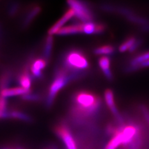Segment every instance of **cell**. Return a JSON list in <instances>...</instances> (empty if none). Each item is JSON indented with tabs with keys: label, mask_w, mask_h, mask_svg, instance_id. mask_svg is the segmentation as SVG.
I'll use <instances>...</instances> for the list:
<instances>
[{
	"label": "cell",
	"mask_w": 149,
	"mask_h": 149,
	"mask_svg": "<svg viewBox=\"0 0 149 149\" xmlns=\"http://www.w3.org/2000/svg\"><path fill=\"white\" fill-rule=\"evenodd\" d=\"M101 104L100 98L94 93L88 91H78L72 98V117L79 123L84 119L95 116L100 110Z\"/></svg>",
	"instance_id": "cell-1"
},
{
	"label": "cell",
	"mask_w": 149,
	"mask_h": 149,
	"mask_svg": "<svg viewBox=\"0 0 149 149\" xmlns=\"http://www.w3.org/2000/svg\"><path fill=\"white\" fill-rule=\"evenodd\" d=\"M73 77L74 80L80 78L90 67L89 62L80 50H70L64 55L63 66L60 67Z\"/></svg>",
	"instance_id": "cell-2"
},
{
	"label": "cell",
	"mask_w": 149,
	"mask_h": 149,
	"mask_svg": "<svg viewBox=\"0 0 149 149\" xmlns=\"http://www.w3.org/2000/svg\"><path fill=\"white\" fill-rule=\"evenodd\" d=\"M73 80L74 79L73 76L62 68L60 67L56 70L54 78L50 84L47 96V106L50 108L52 105L60 90H61L70 81Z\"/></svg>",
	"instance_id": "cell-3"
},
{
	"label": "cell",
	"mask_w": 149,
	"mask_h": 149,
	"mask_svg": "<svg viewBox=\"0 0 149 149\" xmlns=\"http://www.w3.org/2000/svg\"><path fill=\"white\" fill-rule=\"evenodd\" d=\"M54 129L55 134L62 141L65 149H78L73 134L67 124L60 122L55 125Z\"/></svg>",
	"instance_id": "cell-4"
},
{
	"label": "cell",
	"mask_w": 149,
	"mask_h": 149,
	"mask_svg": "<svg viewBox=\"0 0 149 149\" xmlns=\"http://www.w3.org/2000/svg\"><path fill=\"white\" fill-rule=\"evenodd\" d=\"M67 3L69 6L73 10L74 16H76L79 20L82 21L83 23L91 22L93 19V14L85 3L76 0H70Z\"/></svg>",
	"instance_id": "cell-5"
},
{
	"label": "cell",
	"mask_w": 149,
	"mask_h": 149,
	"mask_svg": "<svg viewBox=\"0 0 149 149\" xmlns=\"http://www.w3.org/2000/svg\"><path fill=\"white\" fill-rule=\"evenodd\" d=\"M104 97L106 104L108 105V108L111 110V113L114 116L118 124H124V120L119 113V111L116 108L113 92L110 89H107L104 92Z\"/></svg>",
	"instance_id": "cell-6"
},
{
	"label": "cell",
	"mask_w": 149,
	"mask_h": 149,
	"mask_svg": "<svg viewBox=\"0 0 149 149\" xmlns=\"http://www.w3.org/2000/svg\"><path fill=\"white\" fill-rule=\"evenodd\" d=\"M74 16V13L72 9L70 8L65 13V15L55 23V24L51 27L49 31L48 34L50 36H52L54 34H57L58 31L63 27V25L65 23L67 22L70 19Z\"/></svg>",
	"instance_id": "cell-7"
},
{
	"label": "cell",
	"mask_w": 149,
	"mask_h": 149,
	"mask_svg": "<svg viewBox=\"0 0 149 149\" xmlns=\"http://www.w3.org/2000/svg\"><path fill=\"white\" fill-rule=\"evenodd\" d=\"M47 65V60L45 58H36L33 60L30 65V70L31 74L34 78H39L41 77L42 71L45 68Z\"/></svg>",
	"instance_id": "cell-8"
},
{
	"label": "cell",
	"mask_w": 149,
	"mask_h": 149,
	"mask_svg": "<svg viewBox=\"0 0 149 149\" xmlns=\"http://www.w3.org/2000/svg\"><path fill=\"white\" fill-rule=\"evenodd\" d=\"M147 60H149V51L143 52L134 57L130 61L129 65L126 68V71L127 72H133L138 70L139 65Z\"/></svg>",
	"instance_id": "cell-9"
},
{
	"label": "cell",
	"mask_w": 149,
	"mask_h": 149,
	"mask_svg": "<svg viewBox=\"0 0 149 149\" xmlns=\"http://www.w3.org/2000/svg\"><path fill=\"white\" fill-rule=\"evenodd\" d=\"M79 33H83V23L63 26L58 31L57 34L59 36H65Z\"/></svg>",
	"instance_id": "cell-10"
},
{
	"label": "cell",
	"mask_w": 149,
	"mask_h": 149,
	"mask_svg": "<svg viewBox=\"0 0 149 149\" xmlns=\"http://www.w3.org/2000/svg\"><path fill=\"white\" fill-rule=\"evenodd\" d=\"M29 93H30V91L25 89V88H23L21 86L13 87L8 88H6V89H4L1 91H0V96L6 98V97L9 96L11 97L18 95L24 96Z\"/></svg>",
	"instance_id": "cell-11"
},
{
	"label": "cell",
	"mask_w": 149,
	"mask_h": 149,
	"mask_svg": "<svg viewBox=\"0 0 149 149\" xmlns=\"http://www.w3.org/2000/svg\"><path fill=\"white\" fill-rule=\"evenodd\" d=\"M99 66L103 72L105 77L108 79V80H112L113 78V73L111 72L110 68V59L109 57H106V56H102L98 61Z\"/></svg>",
	"instance_id": "cell-12"
},
{
	"label": "cell",
	"mask_w": 149,
	"mask_h": 149,
	"mask_svg": "<svg viewBox=\"0 0 149 149\" xmlns=\"http://www.w3.org/2000/svg\"><path fill=\"white\" fill-rule=\"evenodd\" d=\"M40 8L39 6H34L30 8L27 13L25 17L23 19L22 25L24 27H26L30 24V23L34 19V18L40 13Z\"/></svg>",
	"instance_id": "cell-13"
},
{
	"label": "cell",
	"mask_w": 149,
	"mask_h": 149,
	"mask_svg": "<svg viewBox=\"0 0 149 149\" xmlns=\"http://www.w3.org/2000/svg\"><path fill=\"white\" fill-rule=\"evenodd\" d=\"M19 82L21 86L23 88L30 91L31 86V80L30 74L27 69H24L19 77Z\"/></svg>",
	"instance_id": "cell-14"
},
{
	"label": "cell",
	"mask_w": 149,
	"mask_h": 149,
	"mask_svg": "<svg viewBox=\"0 0 149 149\" xmlns=\"http://www.w3.org/2000/svg\"><path fill=\"white\" fill-rule=\"evenodd\" d=\"M8 118L17 119L24 120L25 122H31L32 119L29 115L25 114L23 112L18 110H11L8 112Z\"/></svg>",
	"instance_id": "cell-15"
},
{
	"label": "cell",
	"mask_w": 149,
	"mask_h": 149,
	"mask_svg": "<svg viewBox=\"0 0 149 149\" xmlns=\"http://www.w3.org/2000/svg\"><path fill=\"white\" fill-rule=\"evenodd\" d=\"M115 49L111 45H104L99 46L95 49L94 54L95 55H110L114 53Z\"/></svg>",
	"instance_id": "cell-16"
},
{
	"label": "cell",
	"mask_w": 149,
	"mask_h": 149,
	"mask_svg": "<svg viewBox=\"0 0 149 149\" xmlns=\"http://www.w3.org/2000/svg\"><path fill=\"white\" fill-rule=\"evenodd\" d=\"M53 46V38L52 36L49 35L46 38L45 42V47H44V58L47 61L50 58L51 55V52H52Z\"/></svg>",
	"instance_id": "cell-17"
},
{
	"label": "cell",
	"mask_w": 149,
	"mask_h": 149,
	"mask_svg": "<svg viewBox=\"0 0 149 149\" xmlns=\"http://www.w3.org/2000/svg\"><path fill=\"white\" fill-rule=\"evenodd\" d=\"M137 39L135 37H129L125 40L123 43L120 45L119 50L120 52H124L125 51H129L135 44Z\"/></svg>",
	"instance_id": "cell-18"
},
{
	"label": "cell",
	"mask_w": 149,
	"mask_h": 149,
	"mask_svg": "<svg viewBox=\"0 0 149 149\" xmlns=\"http://www.w3.org/2000/svg\"><path fill=\"white\" fill-rule=\"evenodd\" d=\"M22 98L27 101H37L40 99V96L36 94H31L29 93L27 94L22 96Z\"/></svg>",
	"instance_id": "cell-19"
},
{
	"label": "cell",
	"mask_w": 149,
	"mask_h": 149,
	"mask_svg": "<svg viewBox=\"0 0 149 149\" xmlns=\"http://www.w3.org/2000/svg\"><path fill=\"white\" fill-rule=\"evenodd\" d=\"M141 111L143 116L145 117L146 120L147 121V123L149 124V111L146 107L144 106H141Z\"/></svg>",
	"instance_id": "cell-20"
},
{
	"label": "cell",
	"mask_w": 149,
	"mask_h": 149,
	"mask_svg": "<svg viewBox=\"0 0 149 149\" xmlns=\"http://www.w3.org/2000/svg\"><path fill=\"white\" fill-rule=\"evenodd\" d=\"M18 8H19L18 4H11V6H10V8H9V14H10V15H15V14L17 11Z\"/></svg>",
	"instance_id": "cell-21"
},
{
	"label": "cell",
	"mask_w": 149,
	"mask_h": 149,
	"mask_svg": "<svg viewBox=\"0 0 149 149\" xmlns=\"http://www.w3.org/2000/svg\"><path fill=\"white\" fill-rule=\"evenodd\" d=\"M0 149H25L19 146H4L0 147Z\"/></svg>",
	"instance_id": "cell-22"
},
{
	"label": "cell",
	"mask_w": 149,
	"mask_h": 149,
	"mask_svg": "<svg viewBox=\"0 0 149 149\" xmlns=\"http://www.w3.org/2000/svg\"><path fill=\"white\" fill-rule=\"evenodd\" d=\"M42 149H58V148L54 144H49V145L45 146Z\"/></svg>",
	"instance_id": "cell-23"
}]
</instances>
